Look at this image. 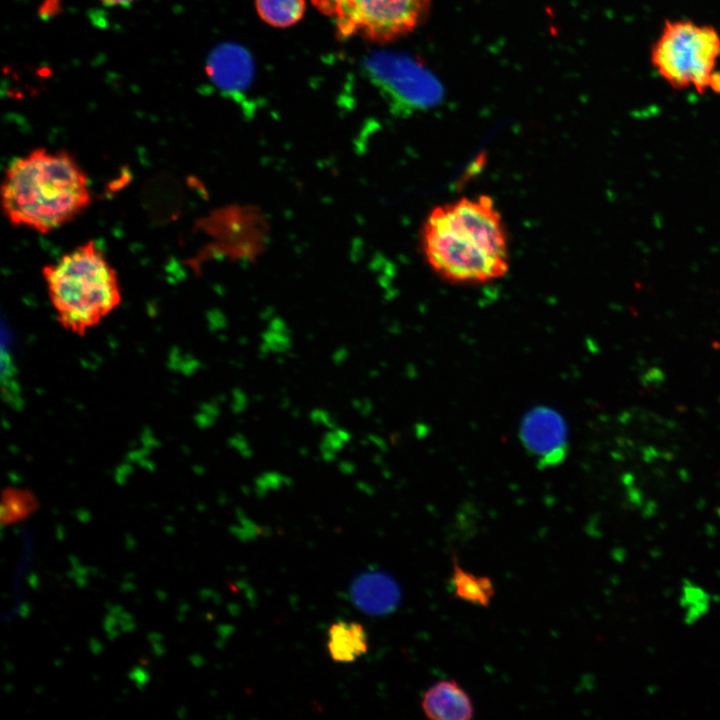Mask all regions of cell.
Segmentation results:
<instances>
[{
    "label": "cell",
    "instance_id": "obj_2",
    "mask_svg": "<svg viewBox=\"0 0 720 720\" xmlns=\"http://www.w3.org/2000/svg\"><path fill=\"white\" fill-rule=\"evenodd\" d=\"M91 201L87 175L65 151L37 148L8 165L1 186L9 222L40 233L72 221Z\"/></svg>",
    "mask_w": 720,
    "mask_h": 720
},
{
    "label": "cell",
    "instance_id": "obj_13",
    "mask_svg": "<svg viewBox=\"0 0 720 720\" xmlns=\"http://www.w3.org/2000/svg\"><path fill=\"white\" fill-rule=\"evenodd\" d=\"M256 9L266 23L287 27L302 18L305 0H256Z\"/></svg>",
    "mask_w": 720,
    "mask_h": 720
},
{
    "label": "cell",
    "instance_id": "obj_22",
    "mask_svg": "<svg viewBox=\"0 0 720 720\" xmlns=\"http://www.w3.org/2000/svg\"><path fill=\"white\" fill-rule=\"evenodd\" d=\"M106 7H129L134 0H99Z\"/></svg>",
    "mask_w": 720,
    "mask_h": 720
},
{
    "label": "cell",
    "instance_id": "obj_12",
    "mask_svg": "<svg viewBox=\"0 0 720 720\" xmlns=\"http://www.w3.org/2000/svg\"><path fill=\"white\" fill-rule=\"evenodd\" d=\"M451 584L454 596L465 602L487 607L490 605L495 588L488 576H477L464 570L453 554Z\"/></svg>",
    "mask_w": 720,
    "mask_h": 720
},
{
    "label": "cell",
    "instance_id": "obj_5",
    "mask_svg": "<svg viewBox=\"0 0 720 720\" xmlns=\"http://www.w3.org/2000/svg\"><path fill=\"white\" fill-rule=\"evenodd\" d=\"M335 24L339 36L387 42L411 32L424 19L429 0H311Z\"/></svg>",
    "mask_w": 720,
    "mask_h": 720
},
{
    "label": "cell",
    "instance_id": "obj_23",
    "mask_svg": "<svg viewBox=\"0 0 720 720\" xmlns=\"http://www.w3.org/2000/svg\"><path fill=\"white\" fill-rule=\"evenodd\" d=\"M339 469L342 473H352L354 472V464L348 461H344L339 464Z\"/></svg>",
    "mask_w": 720,
    "mask_h": 720
},
{
    "label": "cell",
    "instance_id": "obj_18",
    "mask_svg": "<svg viewBox=\"0 0 720 720\" xmlns=\"http://www.w3.org/2000/svg\"><path fill=\"white\" fill-rule=\"evenodd\" d=\"M61 11V0H44L39 7L38 15L43 20H49Z\"/></svg>",
    "mask_w": 720,
    "mask_h": 720
},
{
    "label": "cell",
    "instance_id": "obj_14",
    "mask_svg": "<svg viewBox=\"0 0 720 720\" xmlns=\"http://www.w3.org/2000/svg\"><path fill=\"white\" fill-rule=\"evenodd\" d=\"M291 347V338L284 323L274 320L262 336L260 352L268 354H283Z\"/></svg>",
    "mask_w": 720,
    "mask_h": 720
},
{
    "label": "cell",
    "instance_id": "obj_4",
    "mask_svg": "<svg viewBox=\"0 0 720 720\" xmlns=\"http://www.w3.org/2000/svg\"><path fill=\"white\" fill-rule=\"evenodd\" d=\"M720 35L709 25L667 20L651 48V63L673 88L720 93Z\"/></svg>",
    "mask_w": 720,
    "mask_h": 720
},
{
    "label": "cell",
    "instance_id": "obj_21",
    "mask_svg": "<svg viewBox=\"0 0 720 720\" xmlns=\"http://www.w3.org/2000/svg\"><path fill=\"white\" fill-rule=\"evenodd\" d=\"M349 352L346 348L340 347L333 353L332 360L335 364L341 365L347 360Z\"/></svg>",
    "mask_w": 720,
    "mask_h": 720
},
{
    "label": "cell",
    "instance_id": "obj_16",
    "mask_svg": "<svg viewBox=\"0 0 720 720\" xmlns=\"http://www.w3.org/2000/svg\"><path fill=\"white\" fill-rule=\"evenodd\" d=\"M289 483L288 477L277 472V471H266L263 472L256 479V487L261 492H266L272 489H279L283 485Z\"/></svg>",
    "mask_w": 720,
    "mask_h": 720
},
{
    "label": "cell",
    "instance_id": "obj_6",
    "mask_svg": "<svg viewBox=\"0 0 720 720\" xmlns=\"http://www.w3.org/2000/svg\"><path fill=\"white\" fill-rule=\"evenodd\" d=\"M520 440L541 468L561 464L568 454V427L563 416L548 406L528 410L520 421Z\"/></svg>",
    "mask_w": 720,
    "mask_h": 720
},
{
    "label": "cell",
    "instance_id": "obj_10",
    "mask_svg": "<svg viewBox=\"0 0 720 720\" xmlns=\"http://www.w3.org/2000/svg\"><path fill=\"white\" fill-rule=\"evenodd\" d=\"M421 707L431 720H470L474 706L469 694L456 680H441L429 687Z\"/></svg>",
    "mask_w": 720,
    "mask_h": 720
},
{
    "label": "cell",
    "instance_id": "obj_17",
    "mask_svg": "<svg viewBox=\"0 0 720 720\" xmlns=\"http://www.w3.org/2000/svg\"><path fill=\"white\" fill-rule=\"evenodd\" d=\"M313 424L333 429L337 427L334 417L325 409H314L310 414Z\"/></svg>",
    "mask_w": 720,
    "mask_h": 720
},
{
    "label": "cell",
    "instance_id": "obj_3",
    "mask_svg": "<svg viewBox=\"0 0 720 720\" xmlns=\"http://www.w3.org/2000/svg\"><path fill=\"white\" fill-rule=\"evenodd\" d=\"M42 275L58 320L73 332L95 326L120 303L117 274L93 241L46 265Z\"/></svg>",
    "mask_w": 720,
    "mask_h": 720
},
{
    "label": "cell",
    "instance_id": "obj_9",
    "mask_svg": "<svg viewBox=\"0 0 720 720\" xmlns=\"http://www.w3.org/2000/svg\"><path fill=\"white\" fill-rule=\"evenodd\" d=\"M351 597L362 611L371 615H385L398 607L400 589L389 575L378 571L366 572L354 580Z\"/></svg>",
    "mask_w": 720,
    "mask_h": 720
},
{
    "label": "cell",
    "instance_id": "obj_19",
    "mask_svg": "<svg viewBox=\"0 0 720 720\" xmlns=\"http://www.w3.org/2000/svg\"><path fill=\"white\" fill-rule=\"evenodd\" d=\"M232 445L235 447V449L244 457H251L253 454L252 448L247 441V439L241 435L237 434L232 438Z\"/></svg>",
    "mask_w": 720,
    "mask_h": 720
},
{
    "label": "cell",
    "instance_id": "obj_11",
    "mask_svg": "<svg viewBox=\"0 0 720 720\" xmlns=\"http://www.w3.org/2000/svg\"><path fill=\"white\" fill-rule=\"evenodd\" d=\"M327 648L334 661L354 662L367 653L368 634L359 622L337 621L328 629Z\"/></svg>",
    "mask_w": 720,
    "mask_h": 720
},
{
    "label": "cell",
    "instance_id": "obj_7",
    "mask_svg": "<svg viewBox=\"0 0 720 720\" xmlns=\"http://www.w3.org/2000/svg\"><path fill=\"white\" fill-rule=\"evenodd\" d=\"M366 72L393 107L406 111L427 103L423 90L416 88L415 71L407 61L392 54L375 52L365 60Z\"/></svg>",
    "mask_w": 720,
    "mask_h": 720
},
{
    "label": "cell",
    "instance_id": "obj_15",
    "mask_svg": "<svg viewBox=\"0 0 720 720\" xmlns=\"http://www.w3.org/2000/svg\"><path fill=\"white\" fill-rule=\"evenodd\" d=\"M351 440V434L342 428L335 427L327 431L320 444V453L322 458L331 462L336 459L337 454Z\"/></svg>",
    "mask_w": 720,
    "mask_h": 720
},
{
    "label": "cell",
    "instance_id": "obj_1",
    "mask_svg": "<svg viewBox=\"0 0 720 720\" xmlns=\"http://www.w3.org/2000/svg\"><path fill=\"white\" fill-rule=\"evenodd\" d=\"M422 234L429 265L450 282L485 283L508 271L506 232L488 196L463 197L435 207Z\"/></svg>",
    "mask_w": 720,
    "mask_h": 720
},
{
    "label": "cell",
    "instance_id": "obj_8",
    "mask_svg": "<svg viewBox=\"0 0 720 720\" xmlns=\"http://www.w3.org/2000/svg\"><path fill=\"white\" fill-rule=\"evenodd\" d=\"M206 72L217 88L239 95L253 78V61L248 51L235 43H222L209 54Z\"/></svg>",
    "mask_w": 720,
    "mask_h": 720
},
{
    "label": "cell",
    "instance_id": "obj_24",
    "mask_svg": "<svg viewBox=\"0 0 720 720\" xmlns=\"http://www.w3.org/2000/svg\"><path fill=\"white\" fill-rule=\"evenodd\" d=\"M356 408H359L361 413H368L372 406H369L368 401H360V406Z\"/></svg>",
    "mask_w": 720,
    "mask_h": 720
},
{
    "label": "cell",
    "instance_id": "obj_20",
    "mask_svg": "<svg viewBox=\"0 0 720 720\" xmlns=\"http://www.w3.org/2000/svg\"><path fill=\"white\" fill-rule=\"evenodd\" d=\"M234 397V403H233V409L235 412H242L248 404V398L246 394L241 390H235L233 393Z\"/></svg>",
    "mask_w": 720,
    "mask_h": 720
}]
</instances>
